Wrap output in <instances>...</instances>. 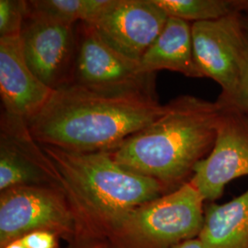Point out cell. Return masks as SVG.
I'll return each instance as SVG.
<instances>
[{
	"label": "cell",
	"instance_id": "cell-1",
	"mask_svg": "<svg viewBox=\"0 0 248 248\" xmlns=\"http://www.w3.org/2000/svg\"><path fill=\"white\" fill-rule=\"evenodd\" d=\"M165 110L157 98L107 96L72 84L54 90L27 124L42 145L74 153L111 152Z\"/></svg>",
	"mask_w": 248,
	"mask_h": 248
},
{
	"label": "cell",
	"instance_id": "cell-2",
	"mask_svg": "<svg viewBox=\"0 0 248 248\" xmlns=\"http://www.w3.org/2000/svg\"><path fill=\"white\" fill-rule=\"evenodd\" d=\"M41 146L59 174L76 222V238L107 240L135 208L170 192L158 181L124 169L110 152Z\"/></svg>",
	"mask_w": 248,
	"mask_h": 248
},
{
	"label": "cell",
	"instance_id": "cell-3",
	"mask_svg": "<svg viewBox=\"0 0 248 248\" xmlns=\"http://www.w3.org/2000/svg\"><path fill=\"white\" fill-rule=\"evenodd\" d=\"M221 112L218 99L177 97L155 122L110 153L124 169L173 191L191 178L196 165L210 154Z\"/></svg>",
	"mask_w": 248,
	"mask_h": 248
},
{
	"label": "cell",
	"instance_id": "cell-4",
	"mask_svg": "<svg viewBox=\"0 0 248 248\" xmlns=\"http://www.w3.org/2000/svg\"><path fill=\"white\" fill-rule=\"evenodd\" d=\"M205 200L190 180L129 213L106 240L109 248H174L199 237Z\"/></svg>",
	"mask_w": 248,
	"mask_h": 248
},
{
	"label": "cell",
	"instance_id": "cell-5",
	"mask_svg": "<svg viewBox=\"0 0 248 248\" xmlns=\"http://www.w3.org/2000/svg\"><path fill=\"white\" fill-rule=\"evenodd\" d=\"M78 52L74 84L107 96L157 98L155 74L118 52L88 22L76 26Z\"/></svg>",
	"mask_w": 248,
	"mask_h": 248
},
{
	"label": "cell",
	"instance_id": "cell-6",
	"mask_svg": "<svg viewBox=\"0 0 248 248\" xmlns=\"http://www.w3.org/2000/svg\"><path fill=\"white\" fill-rule=\"evenodd\" d=\"M38 230L53 232L67 244L76 238V222L62 189L19 186L1 191L0 248Z\"/></svg>",
	"mask_w": 248,
	"mask_h": 248
},
{
	"label": "cell",
	"instance_id": "cell-7",
	"mask_svg": "<svg viewBox=\"0 0 248 248\" xmlns=\"http://www.w3.org/2000/svg\"><path fill=\"white\" fill-rule=\"evenodd\" d=\"M218 100L222 112L213 148L189 179L206 202H215L230 182L248 176V117L237 107Z\"/></svg>",
	"mask_w": 248,
	"mask_h": 248
},
{
	"label": "cell",
	"instance_id": "cell-8",
	"mask_svg": "<svg viewBox=\"0 0 248 248\" xmlns=\"http://www.w3.org/2000/svg\"><path fill=\"white\" fill-rule=\"evenodd\" d=\"M192 42L196 63L202 77L220 85L219 98L232 104L239 89L245 54L242 13L193 23Z\"/></svg>",
	"mask_w": 248,
	"mask_h": 248
},
{
	"label": "cell",
	"instance_id": "cell-9",
	"mask_svg": "<svg viewBox=\"0 0 248 248\" xmlns=\"http://www.w3.org/2000/svg\"><path fill=\"white\" fill-rule=\"evenodd\" d=\"M77 25L27 16L20 38L27 62L52 90L74 84L78 52Z\"/></svg>",
	"mask_w": 248,
	"mask_h": 248
},
{
	"label": "cell",
	"instance_id": "cell-10",
	"mask_svg": "<svg viewBox=\"0 0 248 248\" xmlns=\"http://www.w3.org/2000/svg\"><path fill=\"white\" fill-rule=\"evenodd\" d=\"M168 19L155 0H107L89 24L108 45L140 62Z\"/></svg>",
	"mask_w": 248,
	"mask_h": 248
},
{
	"label": "cell",
	"instance_id": "cell-11",
	"mask_svg": "<svg viewBox=\"0 0 248 248\" xmlns=\"http://www.w3.org/2000/svg\"><path fill=\"white\" fill-rule=\"evenodd\" d=\"M19 186H52L62 189L57 170L31 135L26 120L3 110L0 122V191Z\"/></svg>",
	"mask_w": 248,
	"mask_h": 248
},
{
	"label": "cell",
	"instance_id": "cell-12",
	"mask_svg": "<svg viewBox=\"0 0 248 248\" xmlns=\"http://www.w3.org/2000/svg\"><path fill=\"white\" fill-rule=\"evenodd\" d=\"M53 92L30 68L20 36L0 38V95L3 110L27 121L43 108Z\"/></svg>",
	"mask_w": 248,
	"mask_h": 248
},
{
	"label": "cell",
	"instance_id": "cell-13",
	"mask_svg": "<svg viewBox=\"0 0 248 248\" xmlns=\"http://www.w3.org/2000/svg\"><path fill=\"white\" fill-rule=\"evenodd\" d=\"M140 63L146 73L169 70L191 78H203L194 57L192 23L169 17L163 31L143 54Z\"/></svg>",
	"mask_w": 248,
	"mask_h": 248
},
{
	"label": "cell",
	"instance_id": "cell-14",
	"mask_svg": "<svg viewBox=\"0 0 248 248\" xmlns=\"http://www.w3.org/2000/svg\"><path fill=\"white\" fill-rule=\"evenodd\" d=\"M198 238L205 248H248V189L226 203L206 204Z\"/></svg>",
	"mask_w": 248,
	"mask_h": 248
},
{
	"label": "cell",
	"instance_id": "cell-15",
	"mask_svg": "<svg viewBox=\"0 0 248 248\" xmlns=\"http://www.w3.org/2000/svg\"><path fill=\"white\" fill-rule=\"evenodd\" d=\"M106 2L107 0H30L27 1V16L67 25L89 23Z\"/></svg>",
	"mask_w": 248,
	"mask_h": 248
},
{
	"label": "cell",
	"instance_id": "cell-16",
	"mask_svg": "<svg viewBox=\"0 0 248 248\" xmlns=\"http://www.w3.org/2000/svg\"><path fill=\"white\" fill-rule=\"evenodd\" d=\"M171 18L186 22L212 21L237 12L232 0H155Z\"/></svg>",
	"mask_w": 248,
	"mask_h": 248
},
{
	"label": "cell",
	"instance_id": "cell-17",
	"mask_svg": "<svg viewBox=\"0 0 248 248\" xmlns=\"http://www.w3.org/2000/svg\"><path fill=\"white\" fill-rule=\"evenodd\" d=\"M27 12L25 0H0V38L20 36Z\"/></svg>",
	"mask_w": 248,
	"mask_h": 248
},
{
	"label": "cell",
	"instance_id": "cell-18",
	"mask_svg": "<svg viewBox=\"0 0 248 248\" xmlns=\"http://www.w3.org/2000/svg\"><path fill=\"white\" fill-rule=\"evenodd\" d=\"M242 23L245 36V54L239 89L232 105L237 107L248 117V15L242 13Z\"/></svg>",
	"mask_w": 248,
	"mask_h": 248
},
{
	"label": "cell",
	"instance_id": "cell-19",
	"mask_svg": "<svg viewBox=\"0 0 248 248\" xmlns=\"http://www.w3.org/2000/svg\"><path fill=\"white\" fill-rule=\"evenodd\" d=\"M18 239L27 248H61L60 236L51 231H33Z\"/></svg>",
	"mask_w": 248,
	"mask_h": 248
},
{
	"label": "cell",
	"instance_id": "cell-20",
	"mask_svg": "<svg viewBox=\"0 0 248 248\" xmlns=\"http://www.w3.org/2000/svg\"><path fill=\"white\" fill-rule=\"evenodd\" d=\"M64 248H109L106 240L76 238Z\"/></svg>",
	"mask_w": 248,
	"mask_h": 248
},
{
	"label": "cell",
	"instance_id": "cell-21",
	"mask_svg": "<svg viewBox=\"0 0 248 248\" xmlns=\"http://www.w3.org/2000/svg\"><path fill=\"white\" fill-rule=\"evenodd\" d=\"M174 248H205L202 245V243L201 242V240L198 237L194 239L187 240L181 244H179L177 247Z\"/></svg>",
	"mask_w": 248,
	"mask_h": 248
},
{
	"label": "cell",
	"instance_id": "cell-22",
	"mask_svg": "<svg viewBox=\"0 0 248 248\" xmlns=\"http://www.w3.org/2000/svg\"><path fill=\"white\" fill-rule=\"evenodd\" d=\"M236 11L248 15V0H232Z\"/></svg>",
	"mask_w": 248,
	"mask_h": 248
},
{
	"label": "cell",
	"instance_id": "cell-23",
	"mask_svg": "<svg viewBox=\"0 0 248 248\" xmlns=\"http://www.w3.org/2000/svg\"><path fill=\"white\" fill-rule=\"evenodd\" d=\"M0 248H27L20 239L14 240Z\"/></svg>",
	"mask_w": 248,
	"mask_h": 248
}]
</instances>
